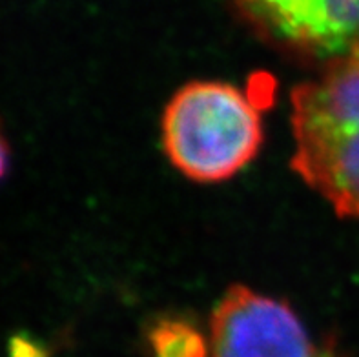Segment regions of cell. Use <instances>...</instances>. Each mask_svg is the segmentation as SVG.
<instances>
[{"label":"cell","mask_w":359,"mask_h":357,"mask_svg":"<svg viewBox=\"0 0 359 357\" xmlns=\"http://www.w3.org/2000/svg\"><path fill=\"white\" fill-rule=\"evenodd\" d=\"M290 166L339 217L359 219V48L292 90Z\"/></svg>","instance_id":"cell-1"},{"label":"cell","mask_w":359,"mask_h":357,"mask_svg":"<svg viewBox=\"0 0 359 357\" xmlns=\"http://www.w3.org/2000/svg\"><path fill=\"white\" fill-rule=\"evenodd\" d=\"M263 139L257 102L228 82H188L164 108V151L196 182L232 179L259 154Z\"/></svg>","instance_id":"cell-2"},{"label":"cell","mask_w":359,"mask_h":357,"mask_svg":"<svg viewBox=\"0 0 359 357\" xmlns=\"http://www.w3.org/2000/svg\"><path fill=\"white\" fill-rule=\"evenodd\" d=\"M243 17L299 59H343L359 48V0H233Z\"/></svg>","instance_id":"cell-3"},{"label":"cell","mask_w":359,"mask_h":357,"mask_svg":"<svg viewBox=\"0 0 359 357\" xmlns=\"http://www.w3.org/2000/svg\"><path fill=\"white\" fill-rule=\"evenodd\" d=\"M212 357H321L296 312L248 286L228 288L210 321Z\"/></svg>","instance_id":"cell-4"},{"label":"cell","mask_w":359,"mask_h":357,"mask_svg":"<svg viewBox=\"0 0 359 357\" xmlns=\"http://www.w3.org/2000/svg\"><path fill=\"white\" fill-rule=\"evenodd\" d=\"M151 357H208L210 343L194 323L182 317H163L148 332Z\"/></svg>","instance_id":"cell-5"},{"label":"cell","mask_w":359,"mask_h":357,"mask_svg":"<svg viewBox=\"0 0 359 357\" xmlns=\"http://www.w3.org/2000/svg\"><path fill=\"white\" fill-rule=\"evenodd\" d=\"M8 164H9V148L8 142H6V137L0 130V181L4 179L6 172H8Z\"/></svg>","instance_id":"cell-6"}]
</instances>
